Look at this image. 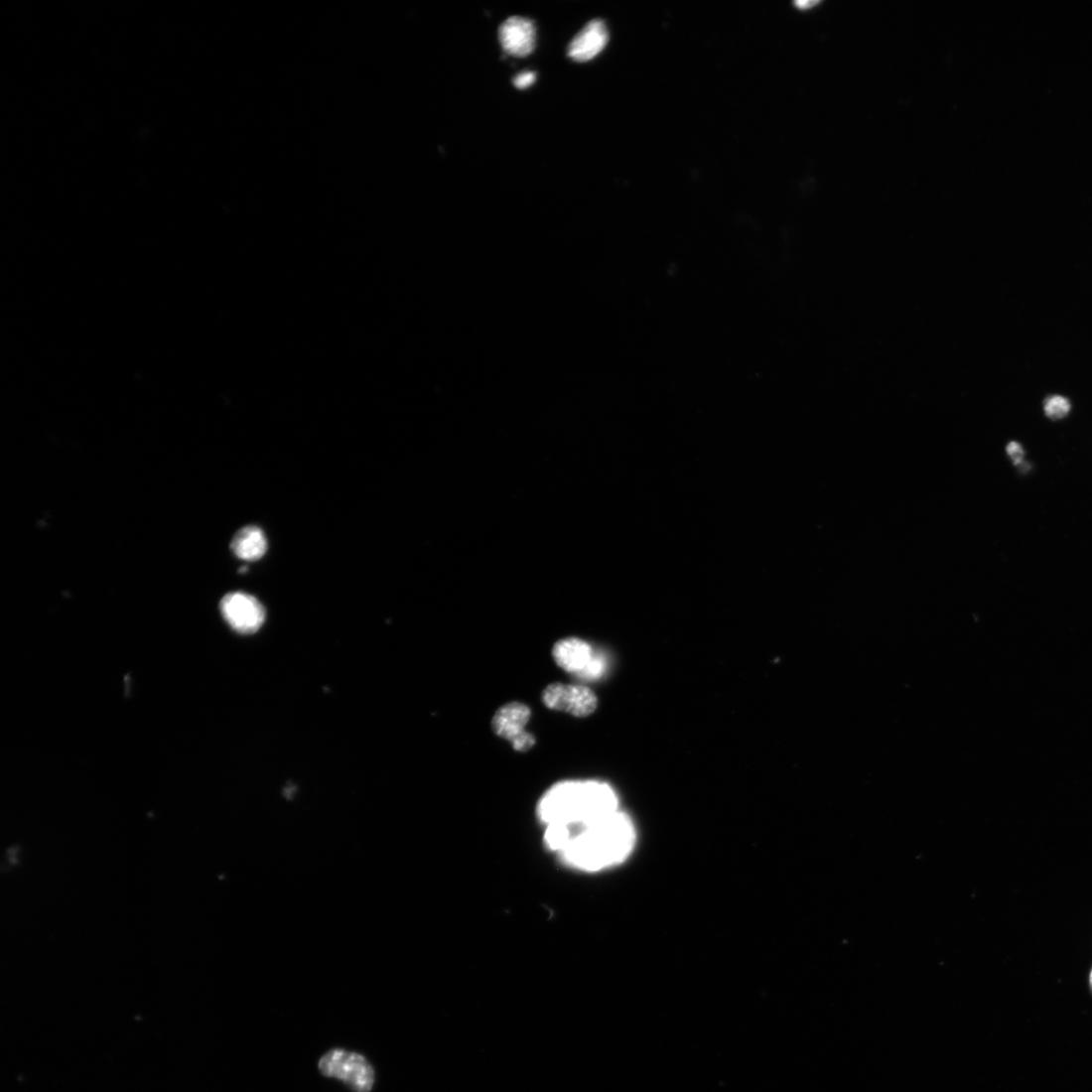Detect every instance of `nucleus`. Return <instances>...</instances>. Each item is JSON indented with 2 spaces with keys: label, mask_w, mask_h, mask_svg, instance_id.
<instances>
[{
  "label": "nucleus",
  "mask_w": 1092,
  "mask_h": 1092,
  "mask_svg": "<svg viewBox=\"0 0 1092 1092\" xmlns=\"http://www.w3.org/2000/svg\"><path fill=\"white\" fill-rule=\"evenodd\" d=\"M571 837L570 826L549 825L545 831L544 841L551 850L561 853L567 847Z\"/></svg>",
  "instance_id": "nucleus-11"
},
{
  "label": "nucleus",
  "mask_w": 1092,
  "mask_h": 1092,
  "mask_svg": "<svg viewBox=\"0 0 1092 1092\" xmlns=\"http://www.w3.org/2000/svg\"><path fill=\"white\" fill-rule=\"evenodd\" d=\"M572 837L560 853L563 861L583 871H598L623 861L633 848L629 819L617 811L586 826L571 827Z\"/></svg>",
  "instance_id": "nucleus-1"
},
{
  "label": "nucleus",
  "mask_w": 1092,
  "mask_h": 1092,
  "mask_svg": "<svg viewBox=\"0 0 1092 1092\" xmlns=\"http://www.w3.org/2000/svg\"><path fill=\"white\" fill-rule=\"evenodd\" d=\"M536 74L532 71H523L515 76L513 79L514 85L519 89H524L532 85L535 81Z\"/></svg>",
  "instance_id": "nucleus-14"
},
{
  "label": "nucleus",
  "mask_w": 1092,
  "mask_h": 1092,
  "mask_svg": "<svg viewBox=\"0 0 1092 1092\" xmlns=\"http://www.w3.org/2000/svg\"><path fill=\"white\" fill-rule=\"evenodd\" d=\"M1069 401L1062 396H1051L1046 399L1044 410L1046 415L1054 420L1064 418L1070 411Z\"/></svg>",
  "instance_id": "nucleus-12"
},
{
  "label": "nucleus",
  "mask_w": 1092,
  "mask_h": 1092,
  "mask_svg": "<svg viewBox=\"0 0 1092 1092\" xmlns=\"http://www.w3.org/2000/svg\"><path fill=\"white\" fill-rule=\"evenodd\" d=\"M591 646L582 639L568 637L556 642L553 658L556 664L568 673H582L592 661Z\"/></svg>",
  "instance_id": "nucleus-9"
},
{
  "label": "nucleus",
  "mask_w": 1092,
  "mask_h": 1092,
  "mask_svg": "<svg viewBox=\"0 0 1092 1092\" xmlns=\"http://www.w3.org/2000/svg\"><path fill=\"white\" fill-rule=\"evenodd\" d=\"M231 549L237 558L253 562L260 560L265 555L267 540L259 527L246 526L235 534L231 542Z\"/></svg>",
  "instance_id": "nucleus-10"
},
{
  "label": "nucleus",
  "mask_w": 1092,
  "mask_h": 1092,
  "mask_svg": "<svg viewBox=\"0 0 1092 1092\" xmlns=\"http://www.w3.org/2000/svg\"><path fill=\"white\" fill-rule=\"evenodd\" d=\"M530 718L531 710L527 705L508 703L498 710L491 728L498 737L509 741L516 751H527L535 745L534 737L525 731Z\"/></svg>",
  "instance_id": "nucleus-5"
},
{
  "label": "nucleus",
  "mask_w": 1092,
  "mask_h": 1092,
  "mask_svg": "<svg viewBox=\"0 0 1092 1092\" xmlns=\"http://www.w3.org/2000/svg\"><path fill=\"white\" fill-rule=\"evenodd\" d=\"M612 788L597 782H565L542 797L538 815L546 825L586 826L616 812Z\"/></svg>",
  "instance_id": "nucleus-2"
},
{
  "label": "nucleus",
  "mask_w": 1092,
  "mask_h": 1092,
  "mask_svg": "<svg viewBox=\"0 0 1092 1092\" xmlns=\"http://www.w3.org/2000/svg\"><path fill=\"white\" fill-rule=\"evenodd\" d=\"M504 50L512 57L525 58L535 45V27L532 21L523 17H512L505 21L499 31Z\"/></svg>",
  "instance_id": "nucleus-8"
},
{
  "label": "nucleus",
  "mask_w": 1092,
  "mask_h": 1092,
  "mask_svg": "<svg viewBox=\"0 0 1092 1092\" xmlns=\"http://www.w3.org/2000/svg\"><path fill=\"white\" fill-rule=\"evenodd\" d=\"M220 609L227 623L240 633L256 632L265 620L262 605L255 597L245 593L226 595L221 601Z\"/></svg>",
  "instance_id": "nucleus-6"
},
{
  "label": "nucleus",
  "mask_w": 1092,
  "mask_h": 1092,
  "mask_svg": "<svg viewBox=\"0 0 1092 1092\" xmlns=\"http://www.w3.org/2000/svg\"><path fill=\"white\" fill-rule=\"evenodd\" d=\"M320 1072L338 1078L354 1092H369L374 1083V1070L366 1058L343 1049H333L319 1061Z\"/></svg>",
  "instance_id": "nucleus-3"
},
{
  "label": "nucleus",
  "mask_w": 1092,
  "mask_h": 1092,
  "mask_svg": "<svg viewBox=\"0 0 1092 1092\" xmlns=\"http://www.w3.org/2000/svg\"><path fill=\"white\" fill-rule=\"evenodd\" d=\"M605 671V662L599 657H593L588 667L579 675L586 679L598 678Z\"/></svg>",
  "instance_id": "nucleus-13"
},
{
  "label": "nucleus",
  "mask_w": 1092,
  "mask_h": 1092,
  "mask_svg": "<svg viewBox=\"0 0 1092 1092\" xmlns=\"http://www.w3.org/2000/svg\"><path fill=\"white\" fill-rule=\"evenodd\" d=\"M1008 455L1011 457L1015 465H1019L1023 462L1024 453L1021 445L1017 443H1011L1007 449Z\"/></svg>",
  "instance_id": "nucleus-15"
},
{
  "label": "nucleus",
  "mask_w": 1092,
  "mask_h": 1092,
  "mask_svg": "<svg viewBox=\"0 0 1092 1092\" xmlns=\"http://www.w3.org/2000/svg\"><path fill=\"white\" fill-rule=\"evenodd\" d=\"M542 702L546 707L576 718L591 716L597 706L595 693L584 686L554 683L542 693Z\"/></svg>",
  "instance_id": "nucleus-4"
},
{
  "label": "nucleus",
  "mask_w": 1092,
  "mask_h": 1092,
  "mask_svg": "<svg viewBox=\"0 0 1092 1092\" xmlns=\"http://www.w3.org/2000/svg\"><path fill=\"white\" fill-rule=\"evenodd\" d=\"M609 40L610 33L606 23L593 20L571 42L569 57L578 63L589 62L607 47Z\"/></svg>",
  "instance_id": "nucleus-7"
},
{
  "label": "nucleus",
  "mask_w": 1092,
  "mask_h": 1092,
  "mask_svg": "<svg viewBox=\"0 0 1092 1092\" xmlns=\"http://www.w3.org/2000/svg\"><path fill=\"white\" fill-rule=\"evenodd\" d=\"M1089 981H1090V988H1091V991H1092V970H1091V972H1090V978H1089Z\"/></svg>",
  "instance_id": "nucleus-16"
}]
</instances>
